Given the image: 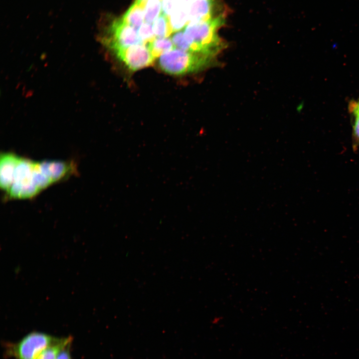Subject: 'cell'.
I'll return each mask as SVG.
<instances>
[{"mask_svg": "<svg viewBox=\"0 0 359 359\" xmlns=\"http://www.w3.org/2000/svg\"><path fill=\"white\" fill-rule=\"evenodd\" d=\"M224 21L225 16L222 13L207 20L188 23L183 34L189 44V51L214 59L224 47L225 44L218 34Z\"/></svg>", "mask_w": 359, "mask_h": 359, "instance_id": "1", "label": "cell"}, {"mask_svg": "<svg viewBox=\"0 0 359 359\" xmlns=\"http://www.w3.org/2000/svg\"><path fill=\"white\" fill-rule=\"evenodd\" d=\"M214 59L207 56L174 48L159 58L160 68L172 75H181L200 71L208 67Z\"/></svg>", "mask_w": 359, "mask_h": 359, "instance_id": "2", "label": "cell"}, {"mask_svg": "<svg viewBox=\"0 0 359 359\" xmlns=\"http://www.w3.org/2000/svg\"><path fill=\"white\" fill-rule=\"evenodd\" d=\"M56 339L44 333L32 332L16 343H4L5 355L13 359H36Z\"/></svg>", "mask_w": 359, "mask_h": 359, "instance_id": "3", "label": "cell"}, {"mask_svg": "<svg viewBox=\"0 0 359 359\" xmlns=\"http://www.w3.org/2000/svg\"><path fill=\"white\" fill-rule=\"evenodd\" d=\"M35 161L19 157L11 185L6 192L10 198L31 197L40 191L35 177Z\"/></svg>", "mask_w": 359, "mask_h": 359, "instance_id": "4", "label": "cell"}, {"mask_svg": "<svg viewBox=\"0 0 359 359\" xmlns=\"http://www.w3.org/2000/svg\"><path fill=\"white\" fill-rule=\"evenodd\" d=\"M103 42L112 51L142 43L136 29L122 18L114 19L108 27Z\"/></svg>", "mask_w": 359, "mask_h": 359, "instance_id": "5", "label": "cell"}, {"mask_svg": "<svg viewBox=\"0 0 359 359\" xmlns=\"http://www.w3.org/2000/svg\"><path fill=\"white\" fill-rule=\"evenodd\" d=\"M113 51L132 71H137L151 65L155 59L146 43L118 48Z\"/></svg>", "mask_w": 359, "mask_h": 359, "instance_id": "6", "label": "cell"}, {"mask_svg": "<svg viewBox=\"0 0 359 359\" xmlns=\"http://www.w3.org/2000/svg\"><path fill=\"white\" fill-rule=\"evenodd\" d=\"M41 172L52 183L68 176L74 168L72 163L61 161L38 162Z\"/></svg>", "mask_w": 359, "mask_h": 359, "instance_id": "7", "label": "cell"}, {"mask_svg": "<svg viewBox=\"0 0 359 359\" xmlns=\"http://www.w3.org/2000/svg\"><path fill=\"white\" fill-rule=\"evenodd\" d=\"M19 158V156L11 153H3L0 155V185L6 192L11 185Z\"/></svg>", "mask_w": 359, "mask_h": 359, "instance_id": "8", "label": "cell"}, {"mask_svg": "<svg viewBox=\"0 0 359 359\" xmlns=\"http://www.w3.org/2000/svg\"><path fill=\"white\" fill-rule=\"evenodd\" d=\"M214 0H192L186 4L188 23L196 22L212 17Z\"/></svg>", "mask_w": 359, "mask_h": 359, "instance_id": "9", "label": "cell"}, {"mask_svg": "<svg viewBox=\"0 0 359 359\" xmlns=\"http://www.w3.org/2000/svg\"><path fill=\"white\" fill-rule=\"evenodd\" d=\"M126 23L135 29H139L144 19V6L135 1L121 17Z\"/></svg>", "mask_w": 359, "mask_h": 359, "instance_id": "10", "label": "cell"}, {"mask_svg": "<svg viewBox=\"0 0 359 359\" xmlns=\"http://www.w3.org/2000/svg\"><path fill=\"white\" fill-rule=\"evenodd\" d=\"M169 23L171 30L177 32L188 23V14L186 4L183 2L169 15Z\"/></svg>", "mask_w": 359, "mask_h": 359, "instance_id": "11", "label": "cell"}, {"mask_svg": "<svg viewBox=\"0 0 359 359\" xmlns=\"http://www.w3.org/2000/svg\"><path fill=\"white\" fill-rule=\"evenodd\" d=\"M72 340L71 336L56 338L52 343L41 351L36 359H56L59 351Z\"/></svg>", "mask_w": 359, "mask_h": 359, "instance_id": "12", "label": "cell"}, {"mask_svg": "<svg viewBox=\"0 0 359 359\" xmlns=\"http://www.w3.org/2000/svg\"><path fill=\"white\" fill-rule=\"evenodd\" d=\"M147 44L155 58L174 49V47L172 39L169 37H157Z\"/></svg>", "mask_w": 359, "mask_h": 359, "instance_id": "13", "label": "cell"}, {"mask_svg": "<svg viewBox=\"0 0 359 359\" xmlns=\"http://www.w3.org/2000/svg\"><path fill=\"white\" fill-rule=\"evenodd\" d=\"M153 29L157 37H168L172 33L169 18L164 14L160 15L154 21Z\"/></svg>", "mask_w": 359, "mask_h": 359, "instance_id": "14", "label": "cell"}, {"mask_svg": "<svg viewBox=\"0 0 359 359\" xmlns=\"http://www.w3.org/2000/svg\"><path fill=\"white\" fill-rule=\"evenodd\" d=\"M162 7V0H147L144 6V19L152 23L158 17Z\"/></svg>", "mask_w": 359, "mask_h": 359, "instance_id": "15", "label": "cell"}, {"mask_svg": "<svg viewBox=\"0 0 359 359\" xmlns=\"http://www.w3.org/2000/svg\"><path fill=\"white\" fill-rule=\"evenodd\" d=\"M138 33L141 41L143 43H148L155 38L153 26L146 22L138 29Z\"/></svg>", "mask_w": 359, "mask_h": 359, "instance_id": "16", "label": "cell"}, {"mask_svg": "<svg viewBox=\"0 0 359 359\" xmlns=\"http://www.w3.org/2000/svg\"><path fill=\"white\" fill-rule=\"evenodd\" d=\"M172 40L176 48L185 51H189V44L185 39L183 32L179 31L175 32L172 36Z\"/></svg>", "mask_w": 359, "mask_h": 359, "instance_id": "17", "label": "cell"}, {"mask_svg": "<svg viewBox=\"0 0 359 359\" xmlns=\"http://www.w3.org/2000/svg\"><path fill=\"white\" fill-rule=\"evenodd\" d=\"M355 116L353 125V146L355 150L359 146V115Z\"/></svg>", "mask_w": 359, "mask_h": 359, "instance_id": "18", "label": "cell"}, {"mask_svg": "<svg viewBox=\"0 0 359 359\" xmlns=\"http://www.w3.org/2000/svg\"><path fill=\"white\" fill-rule=\"evenodd\" d=\"M72 342L69 343L59 351L56 359H72L70 352Z\"/></svg>", "mask_w": 359, "mask_h": 359, "instance_id": "19", "label": "cell"}, {"mask_svg": "<svg viewBox=\"0 0 359 359\" xmlns=\"http://www.w3.org/2000/svg\"><path fill=\"white\" fill-rule=\"evenodd\" d=\"M349 110L354 116L359 115V100L352 101L349 104Z\"/></svg>", "mask_w": 359, "mask_h": 359, "instance_id": "20", "label": "cell"}, {"mask_svg": "<svg viewBox=\"0 0 359 359\" xmlns=\"http://www.w3.org/2000/svg\"><path fill=\"white\" fill-rule=\"evenodd\" d=\"M147 0H136L137 2L139 3L140 4H142L143 6H144V5L147 1Z\"/></svg>", "mask_w": 359, "mask_h": 359, "instance_id": "21", "label": "cell"}, {"mask_svg": "<svg viewBox=\"0 0 359 359\" xmlns=\"http://www.w3.org/2000/svg\"><path fill=\"white\" fill-rule=\"evenodd\" d=\"M191 0H182V2H183L185 4H187L188 2H190V1H191Z\"/></svg>", "mask_w": 359, "mask_h": 359, "instance_id": "22", "label": "cell"}]
</instances>
